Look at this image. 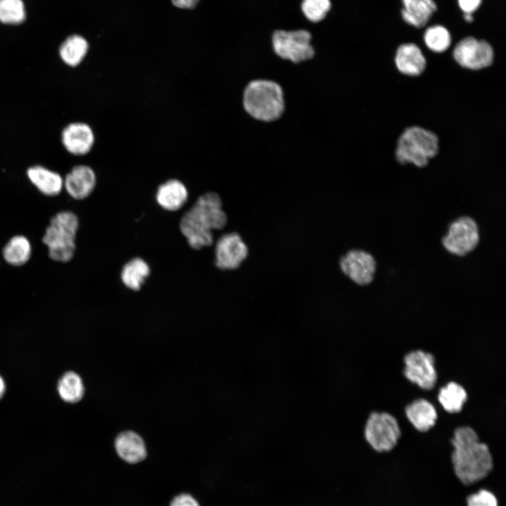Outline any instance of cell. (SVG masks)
<instances>
[{
    "instance_id": "1f68e13d",
    "label": "cell",
    "mask_w": 506,
    "mask_h": 506,
    "mask_svg": "<svg viewBox=\"0 0 506 506\" xmlns=\"http://www.w3.org/2000/svg\"><path fill=\"white\" fill-rule=\"evenodd\" d=\"M199 0H171L172 4L180 8H193Z\"/></svg>"
},
{
    "instance_id": "f546056e",
    "label": "cell",
    "mask_w": 506,
    "mask_h": 506,
    "mask_svg": "<svg viewBox=\"0 0 506 506\" xmlns=\"http://www.w3.org/2000/svg\"><path fill=\"white\" fill-rule=\"evenodd\" d=\"M170 506H200L198 501L190 494L182 493L171 500Z\"/></svg>"
},
{
    "instance_id": "ffe728a7",
    "label": "cell",
    "mask_w": 506,
    "mask_h": 506,
    "mask_svg": "<svg viewBox=\"0 0 506 506\" xmlns=\"http://www.w3.org/2000/svg\"><path fill=\"white\" fill-rule=\"evenodd\" d=\"M27 174L32 183L45 195L56 196L63 189L61 176L44 167L32 166L27 169Z\"/></svg>"
},
{
    "instance_id": "8fae6325",
    "label": "cell",
    "mask_w": 506,
    "mask_h": 506,
    "mask_svg": "<svg viewBox=\"0 0 506 506\" xmlns=\"http://www.w3.org/2000/svg\"><path fill=\"white\" fill-rule=\"evenodd\" d=\"M339 265L342 272L352 281L365 286L373 280L377 264L370 253L361 249H351L342 257Z\"/></svg>"
},
{
    "instance_id": "4dcf8cb0",
    "label": "cell",
    "mask_w": 506,
    "mask_h": 506,
    "mask_svg": "<svg viewBox=\"0 0 506 506\" xmlns=\"http://www.w3.org/2000/svg\"><path fill=\"white\" fill-rule=\"evenodd\" d=\"M482 0H458V6L463 13L473 14L478 10Z\"/></svg>"
},
{
    "instance_id": "6da1fadb",
    "label": "cell",
    "mask_w": 506,
    "mask_h": 506,
    "mask_svg": "<svg viewBox=\"0 0 506 506\" xmlns=\"http://www.w3.org/2000/svg\"><path fill=\"white\" fill-rule=\"evenodd\" d=\"M453 447L451 461L457 478L465 485H472L488 476L493 467L488 446L480 441L471 427H456L450 439Z\"/></svg>"
},
{
    "instance_id": "7402d4cb",
    "label": "cell",
    "mask_w": 506,
    "mask_h": 506,
    "mask_svg": "<svg viewBox=\"0 0 506 506\" xmlns=\"http://www.w3.org/2000/svg\"><path fill=\"white\" fill-rule=\"evenodd\" d=\"M150 273V267L143 259L134 258L123 266L121 279L126 287L138 291Z\"/></svg>"
},
{
    "instance_id": "9a60e30c",
    "label": "cell",
    "mask_w": 506,
    "mask_h": 506,
    "mask_svg": "<svg viewBox=\"0 0 506 506\" xmlns=\"http://www.w3.org/2000/svg\"><path fill=\"white\" fill-rule=\"evenodd\" d=\"M96 185V174L88 165L74 167L65 176L63 186L67 193L75 200H83L93 192Z\"/></svg>"
},
{
    "instance_id": "836d02e7",
    "label": "cell",
    "mask_w": 506,
    "mask_h": 506,
    "mask_svg": "<svg viewBox=\"0 0 506 506\" xmlns=\"http://www.w3.org/2000/svg\"><path fill=\"white\" fill-rule=\"evenodd\" d=\"M463 18L467 22H472L474 21V16L470 13H463Z\"/></svg>"
},
{
    "instance_id": "7c38bea8",
    "label": "cell",
    "mask_w": 506,
    "mask_h": 506,
    "mask_svg": "<svg viewBox=\"0 0 506 506\" xmlns=\"http://www.w3.org/2000/svg\"><path fill=\"white\" fill-rule=\"evenodd\" d=\"M248 255V249L237 233L223 235L216 242L215 265L221 270L238 268Z\"/></svg>"
},
{
    "instance_id": "44dd1931",
    "label": "cell",
    "mask_w": 506,
    "mask_h": 506,
    "mask_svg": "<svg viewBox=\"0 0 506 506\" xmlns=\"http://www.w3.org/2000/svg\"><path fill=\"white\" fill-rule=\"evenodd\" d=\"M467 400L465 389L455 382H449L439 390L438 401L444 410L450 414L460 413Z\"/></svg>"
},
{
    "instance_id": "603a6c76",
    "label": "cell",
    "mask_w": 506,
    "mask_h": 506,
    "mask_svg": "<svg viewBox=\"0 0 506 506\" xmlns=\"http://www.w3.org/2000/svg\"><path fill=\"white\" fill-rule=\"evenodd\" d=\"M2 254L8 264L15 266H22L30 258L32 254L30 242L23 235H15L6 243Z\"/></svg>"
},
{
    "instance_id": "f1b7e54d",
    "label": "cell",
    "mask_w": 506,
    "mask_h": 506,
    "mask_svg": "<svg viewBox=\"0 0 506 506\" xmlns=\"http://www.w3.org/2000/svg\"><path fill=\"white\" fill-rule=\"evenodd\" d=\"M467 506H498V500L491 492L480 490L467 498Z\"/></svg>"
},
{
    "instance_id": "5bb4252c",
    "label": "cell",
    "mask_w": 506,
    "mask_h": 506,
    "mask_svg": "<svg viewBox=\"0 0 506 506\" xmlns=\"http://www.w3.org/2000/svg\"><path fill=\"white\" fill-rule=\"evenodd\" d=\"M394 61L401 74L412 77L420 76L427 65L421 48L414 42L399 44L396 49Z\"/></svg>"
},
{
    "instance_id": "52a82bcc",
    "label": "cell",
    "mask_w": 506,
    "mask_h": 506,
    "mask_svg": "<svg viewBox=\"0 0 506 506\" xmlns=\"http://www.w3.org/2000/svg\"><path fill=\"white\" fill-rule=\"evenodd\" d=\"M451 54L462 68L479 71L493 65L495 51L487 40L467 36L456 42L451 49Z\"/></svg>"
},
{
    "instance_id": "277c9868",
    "label": "cell",
    "mask_w": 506,
    "mask_h": 506,
    "mask_svg": "<svg viewBox=\"0 0 506 506\" xmlns=\"http://www.w3.org/2000/svg\"><path fill=\"white\" fill-rule=\"evenodd\" d=\"M439 138L435 133L417 126L407 127L399 136L395 158L401 165L412 164L418 168L428 165L439 153Z\"/></svg>"
},
{
    "instance_id": "cb8c5ba5",
    "label": "cell",
    "mask_w": 506,
    "mask_h": 506,
    "mask_svg": "<svg viewBox=\"0 0 506 506\" xmlns=\"http://www.w3.org/2000/svg\"><path fill=\"white\" fill-rule=\"evenodd\" d=\"M422 40L428 51L437 54L448 51L453 42L450 31L441 25L427 27L423 33Z\"/></svg>"
},
{
    "instance_id": "3957f363",
    "label": "cell",
    "mask_w": 506,
    "mask_h": 506,
    "mask_svg": "<svg viewBox=\"0 0 506 506\" xmlns=\"http://www.w3.org/2000/svg\"><path fill=\"white\" fill-rule=\"evenodd\" d=\"M242 106L250 117L258 121L274 122L281 117L285 109L283 89L273 80L253 79L243 90Z\"/></svg>"
},
{
    "instance_id": "8992f818",
    "label": "cell",
    "mask_w": 506,
    "mask_h": 506,
    "mask_svg": "<svg viewBox=\"0 0 506 506\" xmlns=\"http://www.w3.org/2000/svg\"><path fill=\"white\" fill-rule=\"evenodd\" d=\"M401 435L397 419L387 412H372L368 416L364 436L366 441L378 453L389 452L398 443Z\"/></svg>"
},
{
    "instance_id": "ba28073f",
    "label": "cell",
    "mask_w": 506,
    "mask_h": 506,
    "mask_svg": "<svg viewBox=\"0 0 506 506\" xmlns=\"http://www.w3.org/2000/svg\"><path fill=\"white\" fill-rule=\"evenodd\" d=\"M311 34L305 30H276L272 35L275 53L284 60L299 63L312 59L315 50L311 44Z\"/></svg>"
},
{
    "instance_id": "5b68a950",
    "label": "cell",
    "mask_w": 506,
    "mask_h": 506,
    "mask_svg": "<svg viewBox=\"0 0 506 506\" xmlns=\"http://www.w3.org/2000/svg\"><path fill=\"white\" fill-rule=\"evenodd\" d=\"M78 228V217L72 212L62 211L51 219L42 242L52 260L66 263L73 258Z\"/></svg>"
},
{
    "instance_id": "d6a6232c",
    "label": "cell",
    "mask_w": 506,
    "mask_h": 506,
    "mask_svg": "<svg viewBox=\"0 0 506 506\" xmlns=\"http://www.w3.org/2000/svg\"><path fill=\"white\" fill-rule=\"evenodd\" d=\"M5 391H6V384H5L4 379L0 375V399L4 396Z\"/></svg>"
},
{
    "instance_id": "2e32d148",
    "label": "cell",
    "mask_w": 506,
    "mask_h": 506,
    "mask_svg": "<svg viewBox=\"0 0 506 506\" xmlns=\"http://www.w3.org/2000/svg\"><path fill=\"white\" fill-rule=\"evenodd\" d=\"M405 414L416 430L427 432L436 424L438 413L434 406L428 400L420 398L405 407Z\"/></svg>"
},
{
    "instance_id": "484cf974",
    "label": "cell",
    "mask_w": 506,
    "mask_h": 506,
    "mask_svg": "<svg viewBox=\"0 0 506 506\" xmlns=\"http://www.w3.org/2000/svg\"><path fill=\"white\" fill-rule=\"evenodd\" d=\"M58 391L60 398L67 403L79 401L84 394V387L80 376L73 371L66 372L59 379Z\"/></svg>"
},
{
    "instance_id": "30bf717a",
    "label": "cell",
    "mask_w": 506,
    "mask_h": 506,
    "mask_svg": "<svg viewBox=\"0 0 506 506\" xmlns=\"http://www.w3.org/2000/svg\"><path fill=\"white\" fill-rule=\"evenodd\" d=\"M403 363V374L408 381L426 391L435 387L438 375L433 354L421 349L410 351L405 354Z\"/></svg>"
},
{
    "instance_id": "4fadbf2b",
    "label": "cell",
    "mask_w": 506,
    "mask_h": 506,
    "mask_svg": "<svg viewBox=\"0 0 506 506\" xmlns=\"http://www.w3.org/2000/svg\"><path fill=\"white\" fill-rule=\"evenodd\" d=\"M61 139L63 145L70 153L80 156L91 150L95 143V135L88 124L73 122L64 128Z\"/></svg>"
},
{
    "instance_id": "d6986e66",
    "label": "cell",
    "mask_w": 506,
    "mask_h": 506,
    "mask_svg": "<svg viewBox=\"0 0 506 506\" xmlns=\"http://www.w3.org/2000/svg\"><path fill=\"white\" fill-rule=\"evenodd\" d=\"M402 19L407 24L417 28H422L429 21L437 10L434 0H401Z\"/></svg>"
},
{
    "instance_id": "4316f807",
    "label": "cell",
    "mask_w": 506,
    "mask_h": 506,
    "mask_svg": "<svg viewBox=\"0 0 506 506\" xmlns=\"http://www.w3.org/2000/svg\"><path fill=\"white\" fill-rule=\"evenodd\" d=\"M25 12L22 0H0V21L19 24L24 21Z\"/></svg>"
},
{
    "instance_id": "e0dca14e",
    "label": "cell",
    "mask_w": 506,
    "mask_h": 506,
    "mask_svg": "<svg viewBox=\"0 0 506 506\" xmlns=\"http://www.w3.org/2000/svg\"><path fill=\"white\" fill-rule=\"evenodd\" d=\"M118 455L125 462L136 464L147 456L145 443L136 433L127 431L119 434L115 442Z\"/></svg>"
},
{
    "instance_id": "ac0fdd59",
    "label": "cell",
    "mask_w": 506,
    "mask_h": 506,
    "mask_svg": "<svg viewBox=\"0 0 506 506\" xmlns=\"http://www.w3.org/2000/svg\"><path fill=\"white\" fill-rule=\"evenodd\" d=\"M188 196L186 186L177 179H171L158 186L156 200L163 209L176 211L183 206Z\"/></svg>"
},
{
    "instance_id": "7a4b0ae2",
    "label": "cell",
    "mask_w": 506,
    "mask_h": 506,
    "mask_svg": "<svg viewBox=\"0 0 506 506\" xmlns=\"http://www.w3.org/2000/svg\"><path fill=\"white\" fill-rule=\"evenodd\" d=\"M227 216L222 209L219 194L207 192L200 196L193 207L182 216L180 229L189 245L196 249L213 244L212 230L223 229Z\"/></svg>"
},
{
    "instance_id": "83f0119b",
    "label": "cell",
    "mask_w": 506,
    "mask_h": 506,
    "mask_svg": "<svg viewBox=\"0 0 506 506\" xmlns=\"http://www.w3.org/2000/svg\"><path fill=\"white\" fill-rule=\"evenodd\" d=\"M331 7L330 0H303L301 4L303 14L312 22L323 20Z\"/></svg>"
},
{
    "instance_id": "d4e9b609",
    "label": "cell",
    "mask_w": 506,
    "mask_h": 506,
    "mask_svg": "<svg viewBox=\"0 0 506 506\" xmlns=\"http://www.w3.org/2000/svg\"><path fill=\"white\" fill-rule=\"evenodd\" d=\"M89 49L86 40L79 35H72L61 44L60 56L70 67L79 65L85 58Z\"/></svg>"
},
{
    "instance_id": "9c48e42d",
    "label": "cell",
    "mask_w": 506,
    "mask_h": 506,
    "mask_svg": "<svg viewBox=\"0 0 506 506\" xmlns=\"http://www.w3.org/2000/svg\"><path fill=\"white\" fill-rule=\"evenodd\" d=\"M479 241V227L472 217L463 216L453 221L442 238L444 248L450 254L464 257L472 252Z\"/></svg>"
}]
</instances>
